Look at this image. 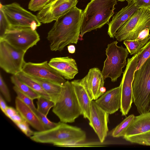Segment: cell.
Wrapping results in <instances>:
<instances>
[{
	"label": "cell",
	"instance_id": "1",
	"mask_svg": "<svg viewBox=\"0 0 150 150\" xmlns=\"http://www.w3.org/2000/svg\"><path fill=\"white\" fill-rule=\"evenodd\" d=\"M83 11L75 7L55 21L47 37L52 51H61L67 45L77 44L81 33Z\"/></svg>",
	"mask_w": 150,
	"mask_h": 150
},
{
	"label": "cell",
	"instance_id": "2",
	"mask_svg": "<svg viewBox=\"0 0 150 150\" xmlns=\"http://www.w3.org/2000/svg\"><path fill=\"white\" fill-rule=\"evenodd\" d=\"M30 138L37 143L69 147L84 142L86 134L85 132L79 127L60 122L52 128L34 132Z\"/></svg>",
	"mask_w": 150,
	"mask_h": 150
},
{
	"label": "cell",
	"instance_id": "3",
	"mask_svg": "<svg viewBox=\"0 0 150 150\" xmlns=\"http://www.w3.org/2000/svg\"><path fill=\"white\" fill-rule=\"evenodd\" d=\"M117 0H91L83 11L79 39L92 30L109 23L114 13Z\"/></svg>",
	"mask_w": 150,
	"mask_h": 150
},
{
	"label": "cell",
	"instance_id": "4",
	"mask_svg": "<svg viewBox=\"0 0 150 150\" xmlns=\"http://www.w3.org/2000/svg\"><path fill=\"white\" fill-rule=\"evenodd\" d=\"M133 101L140 114L150 111V57L134 72Z\"/></svg>",
	"mask_w": 150,
	"mask_h": 150
},
{
	"label": "cell",
	"instance_id": "5",
	"mask_svg": "<svg viewBox=\"0 0 150 150\" xmlns=\"http://www.w3.org/2000/svg\"><path fill=\"white\" fill-rule=\"evenodd\" d=\"M52 111L60 122L66 123L74 122L82 115L74 88L68 81L63 86L61 93L55 103Z\"/></svg>",
	"mask_w": 150,
	"mask_h": 150
},
{
	"label": "cell",
	"instance_id": "6",
	"mask_svg": "<svg viewBox=\"0 0 150 150\" xmlns=\"http://www.w3.org/2000/svg\"><path fill=\"white\" fill-rule=\"evenodd\" d=\"M117 43L115 41L108 44L105 50L107 58L101 71L104 79L109 78L112 82L116 81L123 73L129 53L126 48L118 46Z\"/></svg>",
	"mask_w": 150,
	"mask_h": 150
},
{
	"label": "cell",
	"instance_id": "7",
	"mask_svg": "<svg viewBox=\"0 0 150 150\" xmlns=\"http://www.w3.org/2000/svg\"><path fill=\"white\" fill-rule=\"evenodd\" d=\"M146 28L150 29V11L148 8H140L118 29L115 37L119 42L135 40Z\"/></svg>",
	"mask_w": 150,
	"mask_h": 150
},
{
	"label": "cell",
	"instance_id": "8",
	"mask_svg": "<svg viewBox=\"0 0 150 150\" xmlns=\"http://www.w3.org/2000/svg\"><path fill=\"white\" fill-rule=\"evenodd\" d=\"M16 48L25 52L40 40L36 30L28 27L11 26L2 38Z\"/></svg>",
	"mask_w": 150,
	"mask_h": 150
},
{
	"label": "cell",
	"instance_id": "9",
	"mask_svg": "<svg viewBox=\"0 0 150 150\" xmlns=\"http://www.w3.org/2000/svg\"><path fill=\"white\" fill-rule=\"evenodd\" d=\"M0 7L11 26L30 27L35 30L41 25L37 16L17 3L4 5L1 3Z\"/></svg>",
	"mask_w": 150,
	"mask_h": 150
},
{
	"label": "cell",
	"instance_id": "10",
	"mask_svg": "<svg viewBox=\"0 0 150 150\" xmlns=\"http://www.w3.org/2000/svg\"><path fill=\"white\" fill-rule=\"evenodd\" d=\"M26 52L17 49L0 39V67L6 72L16 75L22 71Z\"/></svg>",
	"mask_w": 150,
	"mask_h": 150
},
{
	"label": "cell",
	"instance_id": "11",
	"mask_svg": "<svg viewBox=\"0 0 150 150\" xmlns=\"http://www.w3.org/2000/svg\"><path fill=\"white\" fill-rule=\"evenodd\" d=\"M137 65V54L128 58L125 69L120 86L121 91L120 111L122 115L126 116L129 111L133 101L132 83L134 72Z\"/></svg>",
	"mask_w": 150,
	"mask_h": 150
},
{
	"label": "cell",
	"instance_id": "12",
	"mask_svg": "<svg viewBox=\"0 0 150 150\" xmlns=\"http://www.w3.org/2000/svg\"><path fill=\"white\" fill-rule=\"evenodd\" d=\"M78 2V0H52L39 11L37 16L41 23H50L76 7Z\"/></svg>",
	"mask_w": 150,
	"mask_h": 150
},
{
	"label": "cell",
	"instance_id": "13",
	"mask_svg": "<svg viewBox=\"0 0 150 150\" xmlns=\"http://www.w3.org/2000/svg\"><path fill=\"white\" fill-rule=\"evenodd\" d=\"M22 71L30 77L45 79L62 86L67 81L49 64L47 61L39 63L25 62Z\"/></svg>",
	"mask_w": 150,
	"mask_h": 150
},
{
	"label": "cell",
	"instance_id": "14",
	"mask_svg": "<svg viewBox=\"0 0 150 150\" xmlns=\"http://www.w3.org/2000/svg\"><path fill=\"white\" fill-rule=\"evenodd\" d=\"M109 114L93 100L91 102L89 125L97 135L100 141L104 142L108 129V124Z\"/></svg>",
	"mask_w": 150,
	"mask_h": 150
},
{
	"label": "cell",
	"instance_id": "15",
	"mask_svg": "<svg viewBox=\"0 0 150 150\" xmlns=\"http://www.w3.org/2000/svg\"><path fill=\"white\" fill-rule=\"evenodd\" d=\"M83 79L93 100L97 99L105 92V79L102 72L98 68L90 69Z\"/></svg>",
	"mask_w": 150,
	"mask_h": 150
},
{
	"label": "cell",
	"instance_id": "16",
	"mask_svg": "<svg viewBox=\"0 0 150 150\" xmlns=\"http://www.w3.org/2000/svg\"><path fill=\"white\" fill-rule=\"evenodd\" d=\"M97 105L109 114L120 109L121 91L120 86L105 92L95 101Z\"/></svg>",
	"mask_w": 150,
	"mask_h": 150
},
{
	"label": "cell",
	"instance_id": "17",
	"mask_svg": "<svg viewBox=\"0 0 150 150\" xmlns=\"http://www.w3.org/2000/svg\"><path fill=\"white\" fill-rule=\"evenodd\" d=\"M48 64L65 79L67 80L74 79L79 72L75 60L69 57L52 58Z\"/></svg>",
	"mask_w": 150,
	"mask_h": 150
},
{
	"label": "cell",
	"instance_id": "18",
	"mask_svg": "<svg viewBox=\"0 0 150 150\" xmlns=\"http://www.w3.org/2000/svg\"><path fill=\"white\" fill-rule=\"evenodd\" d=\"M74 88L82 115L85 118H90L91 102L93 100L85 85L83 78L71 82Z\"/></svg>",
	"mask_w": 150,
	"mask_h": 150
},
{
	"label": "cell",
	"instance_id": "19",
	"mask_svg": "<svg viewBox=\"0 0 150 150\" xmlns=\"http://www.w3.org/2000/svg\"><path fill=\"white\" fill-rule=\"evenodd\" d=\"M139 8L135 5L133 0L114 15L108 24V33L110 37L114 38L118 29Z\"/></svg>",
	"mask_w": 150,
	"mask_h": 150
},
{
	"label": "cell",
	"instance_id": "20",
	"mask_svg": "<svg viewBox=\"0 0 150 150\" xmlns=\"http://www.w3.org/2000/svg\"><path fill=\"white\" fill-rule=\"evenodd\" d=\"M16 109L23 118L37 131L46 129L34 111L16 97L15 100Z\"/></svg>",
	"mask_w": 150,
	"mask_h": 150
},
{
	"label": "cell",
	"instance_id": "21",
	"mask_svg": "<svg viewBox=\"0 0 150 150\" xmlns=\"http://www.w3.org/2000/svg\"><path fill=\"white\" fill-rule=\"evenodd\" d=\"M149 131H150V111L135 116L123 137L134 135Z\"/></svg>",
	"mask_w": 150,
	"mask_h": 150
},
{
	"label": "cell",
	"instance_id": "22",
	"mask_svg": "<svg viewBox=\"0 0 150 150\" xmlns=\"http://www.w3.org/2000/svg\"><path fill=\"white\" fill-rule=\"evenodd\" d=\"M30 77L41 86L49 96L51 100L55 103L61 93L63 86L45 79Z\"/></svg>",
	"mask_w": 150,
	"mask_h": 150
},
{
	"label": "cell",
	"instance_id": "23",
	"mask_svg": "<svg viewBox=\"0 0 150 150\" xmlns=\"http://www.w3.org/2000/svg\"><path fill=\"white\" fill-rule=\"evenodd\" d=\"M22 81L29 86L33 90L40 96L47 99H51L48 94L41 86L22 71L16 75Z\"/></svg>",
	"mask_w": 150,
	"mask_h": 150
},
{
	"label": "cell",
	"instance_id": "24",
	"mask_svg": "<svg viewBox=\"0 0 150 150\" xmlns=\"http://www.w3.org/2000/svg\"><path fill=\"white\" fill-rule=\"evenodd\" d=\"M150 40V34L142 40H124L123 43L131 55L137 54Z\"/></svg>",
	"mask_w": 150,
	"mask_h": 150
},
{
	"label": "cell",
	"instance_id": "25",
	"mask_svg": "<svg viewBox=\"0 0 150 150\" xmlns=\"http://www.w3.org/2000/svg\"><path fill=\"white\" fill-rule=\"evenodd\" d=\"M11 82L22 93L33 100L37 99L40 96L33 90L29 86L22 81L16 75L11 77Z\"/></svg>",
	"mask_w": 150,
	"mask_h": 150
},
{
	"label": "cell",
	"instance_id": "26",
	"mask_svg": "<svg viewBox=\"0 0 150 150\" xmlns=\"http://www.w3.org/2000/svg\"><path fill=\"white\" fill-rule=\"evenodd\" d=\"M135 116L131 114L126 117L111 132V135L114 137H123L126 131Z\"/></svg>",
	"mask_w": 150,
	"mask_h": 150
},
{
	"label": "cell",
	"instance_id": "27",
	"mask_svg": "<svg viewBox=\"0 0 150 150\" xmlns=\"http://www.w3.org/2000/svg\"><path fill=\"white\" fill-rule=\"evenodd\" d=\"M123 138L132 143L150 146V131L134 135L123 137Z\"/></svg>",
	"mask_w": 150,
	"mask_h": 150
},
{
	"label": "cell",
	"instance_id": "28",
	"mask_svg": "<svg viewBox=\"0 0 150 150\" xmlns=\"http://www.w3.org/2000/svg\"><path fill=\"white\" fill-rule=\"evenodd\" d=\"M36 103L37 110L46 116H47L50 109L54 105L53 101L41 96L37 99Z\"/></svg>",
	"mask_w": 150,
	"mask_h": 150
},
{
	"label": "cell",
	"instance_id": "29",
	"mask_svg": "<svg viewBox=\"0 0 150 150\" xmlns=\"http://www.w3.org/2000/svg\"><path fill=\"white\" fill-rule=\"evenodd\" d=\"M137 54V65L136 70L138 69L150 57V40Z\"/></svg>",
	"mask_w": 150,
	"mask_h": 150
},
{
	"label": "cell",
	"instance_id": "30",
	"mask_svg": "<svg viewBox=\"0 0 150 150\" xmlns=\"http://www.w3.org/2000/svg\"><path fill=\"white\" fill-rule=\"evenodd\" d=\"M13 89L16 93L17 97L30 107L36 113L37 110L33 103V100L22 93L16 86H14L13 87Z\"/></svg>",
	"mask_w": 150,
	"mask_h": 150
},
{
	"label": "cell",
	"instance_id": "31",
	"mask_svg": "<svg viewBox=\"0 0 150 150\" xmlns=\"http://www.w3.org/2000/svg\"><path fill=\"white\" fill-rule=\"evenodd\" d=\"M52 0H30L28 5V8L33 11H39Z\"/></svg>",
	"mask_w": 150,
	"mask_h": 150
},
{
	"label": "cell",
	"instance_id": "32",
	"mask_svg": "<svg viewBox=\"0 0 150 150\" xmlns=\"http://www.w3.org/2000/svg\"><path fill=\"white\" fill-rule=\"evenodd\" d=\"M11 26L1 7H0V38H3L5 32Z\"/></svg>",
	"mask_w": 150,
	"mask_h": 150
},
{
	"label": "cell",
	"instance_id": "33",
	"mask_svg": "<svg viewBox=\"0 0 150 150\" xmlns=\"http://www.w3.org/2000/svg\"><path fill=\"white\" fill-rule=\"evenodd\" d=\"M0 90L5 100L8 102L11 101V97L8 88L0 74Z\"/></svg>",
	"mask_w": 150,
	"mask_h": 150
},
{
	"label": "cell",
	"instance_id": "34",
	"mask_svg": "<svg viewBox=\"0 0 150 150\" xmlns=\"http://www.w3.org/2000/svg\"><path fill=\"white\" fill-rule=\"evenodd\" d=\"M36 114L43 124L46 129L52 128L55 127L58 123L51 121L46 116L37 110Z\"/></svg>",
	"mask_w": 150,
	"mask_h": 150
},
{
	"label": "cell",
	"instance_id": "35",
	"mask_svg": "<svg viewBox=\"0 0 150 150\" xmlns=\"http://www.w3.org/2000/svg\"><path fill=\"white\" fill-rule=\"evenodd\" d=\"M28 124L25 120L15 125L25 135L30 137L33 135L34 132L30 129Z\"/></svg>",
	"mask_w": 150,
	"mask_h": 150
},
{
	"label": "cell",
	"instance_id": "36",
	"mask_svg": "<svg viewBox=\"0 0 150 150\" xmlns=\"http://www.w3.org/2000/svg\"><path fill=\"white\" fill-rule=\"evenodd\" d=\"M135 5L139 8H148L150 7V0H134Z\"/></svg>",
	"mask_w": 150,
	"mask_h": 150
},
{
	"label": "cell",
	"instance_id": "37",
	"mask_svg": "<svg viewBox=\"0 0 150 150\" xmlns=\"http://www.w3.org/2000/svg\"><path fill=\"white\" fill-rule=\"evenodd\" d=\"M18 113L16 109H15L12 107L7 106L4 113L7 117L10 118L12 116Z\"/></svg>",
	"mask_w": 150,
	"mask_h": 150
},
{
	"label": "cell",
	"instance_id": "38",
	"mask_svg": "<svg viewBox=\"0 0 150 150\" xmlns=\"http://www.w3.org/2000/svg\"><path fill=\"white\" fill-rule=\"evenodd\" d=\"M150 29L146 28L141 31L139 34L136 40H142L147 37L149 35Z\"/></svg>",
	"mask_w": 150,
	"mask_h": 150
},
{
	"label": "cell",
	"instance_id": "39",
	"mask_svg": "<svg viewBox=\"0 0 150 150\" xmlns=\"http://www.w3.org/2000/svg\"><path fill=\"white\" fill-rule=\"evenodd\" d=\"M10 119L15 124L25 120L19 113L12 116Z\"/></svg>",
	"mask_w": 150,
	"mask_h": 150
},
{
	"label": "cell",
	"instance_id": "40",
	"mask_svg": "<svg viewBox=\"0 0 150 150\" xmlns=\"http://www.w3.org/2000/svg\"><path fill=\"white\" fill-rule=\"evenodd\" d=\"M0 107L1 111L3 113L4 112L7 107L5 100L1 95L0 96Z\"/></svg>",
	"mask_w": 150,
	"mask_h": 150
},
{
	"label": "cell",
	"instance_id": "41",
	"mask_svg": "<svg viewBox=\"0 0 150 150\" xmlns=\"http://www.w3.org/2000/svg\"><path fill=\"white\" fill-rule=\"evenodd\" d=\"M68 50L69 52L71 54L74 53L75 51V47L73 45H70L67 47Z\"/></svg>",
	"mask_w": 150,
	"mask_h": 150
},
{
	"label": "cell",
	"instance_id": "42",
	"mask_svg": "<svg viewBox=\"0 0 150 150\" xmlns=\"http://www.w3.org/2000/svg\"><path fill=\"white\" fill-rule=\"evenodd\" d=\"M118 1H127V2H128V3H129L131 2L133 0H117Z\"/></svg>",
	"mask_w": 150,
	"mask_h": 150
},
{
	"label": "cell",
	"instance_id": "43",
	"mask_svg": "<svg viewBox=\"0 0 150 150\" xmlns=\"http://www.w3.org/2000/svg\"><path fill=\"white\" fill-rule=\"evenodd\" d=\"M148 8V9L149 10V11H150V7H149Z\"/></svg>",
	"mask_w": 150,
	"mask_h": 150
}]
</instances>
